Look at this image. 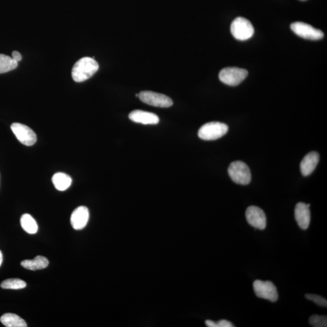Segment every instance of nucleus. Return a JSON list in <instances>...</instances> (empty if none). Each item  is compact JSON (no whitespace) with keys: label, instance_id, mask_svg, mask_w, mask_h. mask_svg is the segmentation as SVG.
Returning <instances> with one entry per match:
<instances>
[{"label":"nucleus","instance_id":"2","mask_svg":"<svg viewBox=\"0 0 327 327\" xmlns=\"http://www.w3.org/2000/svg\"><path fill=\"white\" fill-rule=\"evenodd\" d=\"M229 176L235 183L247 185L251 181V172L247 164L240 161L230 164L228 168Z\"/></svg>","mask_w":327,"mask_h":327},{"label":"nucleus","instance_id":"17","mask_svg":"<svg viewBox=\"0 0 327 327\" xmlns=\"http://www.w3.org/2000/svg\"><path fill=\"white\" fill-rule=\"evenodd\" d=\"M72 178L64 173H56L52 177L54 186L59 191H65L72 184Z\"/></svg>","mask_w":327,"mask_h":327},{"label":"nucleus","instance_id":"25","mask_svg":"<svg viewBox=\"0 0 327 327\" xmlns=\"http://www.w3.org/2000/svg\"><path fill=\"white\" fill-rule=\"evenodd\" d=\"M205 325L208 327H216V322L211 320H207L205 321Z\"/></svg>","mask_w":327,"mask_h":327},{"label":"nucleus","instance_id":"12","mask_svg":"<svg viewBox=\"0 0 327 327\" xmlns=\"http://www.w3.org/2000/svg\"><path fill=\"white\" fill-rule=\"evenodd\" d=\"M310 204L299 202L296 205L295 215L299 227L302 230H306L309 227L311 215H310Z\"/></svg>","mask_w":327,"mask_h":327},{"label":"nucleus","instance_id":"16","mask_svg":"<svg viewBox=\"0 0 327 327\" xmlns=\"http://www.w3.org/2000/svg\"><path fill=\"white\" fill-rule=\"evenodd\" d=\"M0 321L7 327L28 326L24 319L13 313H6L0 318Z\"/></svg>","mask_w":327,"mask_h":327},{"label":"nucleus","instance_id":"26","mask_svg":"<svg viewBox=\"0 0 327 327\" xmlns=\"http://www.w3.org/2000/svg\"><path fill=\"white\" fill-rule=\"evenodd\" d=\"M3 254H2V252L1 251H0V267H1V265L2 264V262H3Z\"/></svg>","mask_w":327,"mask_h":327},{"label":"nucleus","instance_id":"21","mask_svg":"<svg viewBox=\"0 0 327 327\" xmlns=\"http://www.w3.org/2000/svg\"><path fill=\"white\" fill-rule=\"evenodd\" d=\"M310 324L315 327H326L327 326V318L325 316L314 315L310 317Z\"/></svg>","mask_w":327,"mask_h":327},{"label":"nucleus","instance_id":"5","mask_svg":"<svg viewBox=\"0 0 327 327\" xmlns=\"http://www.w3.org/2000/svg\"><path fill=\"white\" fill-rule=\"evenodd\" d=\"M248 75L247 70L238 67H227L221 70L219 78L221 82L231 86L239 85Z\"/></svg>","mask_w":327,"mask_h":327},{"label":"nucleus","instance_id":"9","mask_svg":"<svg viewBox=\"0 0 327 327\" xmlns=\"http://www.w3.org/2000/svg\"><path fill=\"white\" fill-rule=\"evenodd\" d=\"M291 29L296 35L303 39L310 40H321L323 37V33L321 30L313 28L306 23L295 22L291 25Z\"/></svg>","mask_w":327,"mask_h":327},{"label":"nucleus","instance_id":"23","mask_svg":"<svg viewBox=\"0 0 327 327\" xmlns=\"http://www.w3.org/2000/svg\"><path fill=\"white\" fill-rule=\"evenodd\" d=\"M234 326L233 323L227 320H220V321L216 322V327H233Z\"/></svg>","mask_w":327,"mask_h":327},{"label":"nucleus","instance_id":"18","mask_svg":"<svg viewBox=\"0 0 327 327\" xmlns=\"http://www.w3.org/2000/svg\"><path fill=\"white\" fill-rule=\"evenodd\" d=\"M20 223L23 230L29 234H35L38 232V224L31 215L27 214L22 215Z\"/></svg>","mask_w":327,"mask_h":327},{"label":"nucleus","instance_id":"6","mask_svg":"<svg viewBox=\"0 0 327 327\" xmlns=\"http://www.w3.org/2000/svg\"><path fill=\"white\" fill-rule=\"evenodd\" d=\"M254 289L256 295L259 298L267 299L273 302L278 301L277 288L271 281L256 280L254 282Z\"/></svg>","mask_w":327,"mask_h":327},{"label":"nucleus","instance_id":"1","mask_svg":"<svg viewBox=\"0 0 327 327\" xmlns=\"http://www.w3.org/2000/svg\"><path fill=\"white\" fill-rule=\"evenodd\" d=\"M99 69V63L90 57H84L74 65L72 70V79L81 83L90 79Z\"/></svg>","mask_w":327,"mask_h":327},{"label":"nucleus","instance_id":"11","mask_svg":"<svg viewBox=\"0 0 327 327\" xmlns=\"http://www.w3.org/2000/svg\"><path fill=\"white\" fill-rule=\"evenodd\" d=\"M89 220L88 208L84 206L77 207L72 212L70 217V223L72 227L76 230H82L85 227Z\"/></svg>","mask_w":327,"mask_h":327},{"label":"nucleus","instance_id":"22","mask_svg":"<svg viewBox=\"0 0 327 327\" xmlns=\"http://www.w3.org/2000/svg\"><path fill=\"white\" fill-rule=\"evenodd\" d=\"M305 298L310 300V301L315 302V303H316L317 305H318L319 306H324V307H326V299L323 298L321 296L313 294H306L305 295Z\"/></svg>","mask_w":327,"mask_h":327},{"label":"nucleus","instance_id":"24","mask_svg":"<svg viewBox=\"0 0 327 327\" xmlns=\"http://www.w3.org/2000/svg\"><path fill=\"white\" fill-rule=\"evenodd\" d=\"M12 58L16 62H20L22 59V56L18 51H13L12 53Z\"/></svg>","mask_w":327,"mask_h":327},{"label":"nucleus","instance_id":"10","mask_svg":"<svg viewBox=\"0 0 327 327\" xmlns=\"http://www.w3.org/2000/svg\"><path fill=\"white\" fill-rule=\"evenodd\" d=\"M245 217L249 224L259 230H264L267 225V218L261 208L248 207L245 212Z\"/></svg>","mask_w":327,"mask_h":327},{"label":"nucleus","instance_id":"19","mask_svg":"<svg viewBox=\"0 0 327 327\" xmlns=\"http://www.w3.org/2000/svg\"><path fill=\"white\" fill-rule=\"evenodd\" d=\"M18 66V62L12 57L0 54V73L11 71Z\"/></svg>","mask_w":327,"mask_h":327},{"label":"nucleus","instance_id":"7","mask_svg":"<svg viewBox=\"0 0 327 327\" xmlns=\"http://www.w3.org/2000/svg\"><path fill=\"white\" fill-rule=\"evenodd\" d=\"M140 99L148 105L157 107L167 108L173 105L170 98L151 91H143L139 93Z\"/></svg>","mask_w":327,"mask_h":327},{"label":"nucleus","instance_id":"14","mask_svg":"<svg viewBox=\"0 0 327 327\" xmlns=\"http://www.w3.org/2000/svg\"><path fill=\"white\" fill-rule=\"evenodd\" d=\"M319 161V155L316 151H312L303 158L300 167L303 176H309L315 169Z\"/></svg>","mask_w":327,"mask_h":327},{"label":"nucleus","instance_id":"15","mask_svg":"<svg viewBox=\"0 0 327 327\" xmlns=\"http://www.w3.org/2000/svg\"><path fill=\"white\" fill-rule=\"evenodd\" d=\"M23 268L29 271H35L48 267L49 261L45 256H37L32 260H25L21 262Z\"/></svg>","mask_w":327,"mask_h":327},{"label":"nucleus","instance_id":"4","mask_svg":"<svg viewBox=\"0 0 327 327\" xmlns=\"http://www.w3.org/2000/svg\"><path fill=\"white\" fill-rule=\"evenodd\" d=\"M230 30L233 36L240 41L250 39L255 32L251 22L243 17L236 18L232 23Z\"/></svg>","mask_w":327,"mask_h":327},{"label":"nucleus","instance_id":"3","mask_svg":"<svg viewBox=\"0 0 327 327\" xmlns=\"http://www.w3.org/2000/svg\"><path fill=\"white\" fill-rule=\"evenodd\" d=\"M226 124L220 122H210L204 124L198 131V136L202 140L212 141L219 139L227 133Z\"/></svg>","mask_w":327,"mask_h":327},{"label":"nucleus","instance_id":"20","mask_svg":"<svg viewBox=\"0 0 327 327\" xmlns=\"http://www.w3.org/2000/svg\"><path fill=\"white\" fill-rule=\"evenodd\" d=\"M26 285V283L23 280L13 278L6 279L3 281L1 287L3 289L20 290L25 288Z\"/></svg>","mask_w":327,"mask_h":327},{"label":"nucleus","instance_id":"13","mask_svg":"<svg viewBox=\"0 0 327 327\" xmlns=\"http://www.w3.org/2000/svg\"><path fill=\"white\" fill-rule=\"evenodd\" d=\"M129 119L134 123L149 125L157 124L160 122V119L156 114L141 110H136L130 113Z\"/></svg>","mask_w":327,"mask_h":327},{"label":"nucleus","instance_id":"8","mask_svg":"<svg viewBox=\"0 0 327 327\" xmlns=\"http://www.w3.org/2000/svg\"><path fill=\"white\" fill-rule=\"evenodd\" d=\"M11 130L20 143L27 146H32L36 142V136L28 126L21 123H13Z\"/></svg>","mask_w":327,"mask_h":327},{"label":"nucleus","instance_id":"27","mask_svg":"<svg viewBox=\"0 0 327 327\" xmlns=\"http://www.w3.org/2000/svg\"><path fill=\"white\" fill-rule=\"evenodd\" d=\"M136 97H139V94H136Z\"/></svg>","mask_w":327,"mask_h":327}]
</instances>
